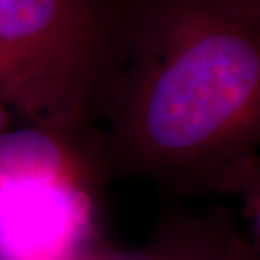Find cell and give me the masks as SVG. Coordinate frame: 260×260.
Instances as JSON below:
<instances>
[{"mask_svg": "<svg viewBox=\"0 0 260 260\" xmlns=\"http://www.w3.org/2000/svg\"><path fill=\"white\" fill-rule=\"evenodd\" d=\"M98 135L112 176L226 193L260 159V17L235 0H122Z\"/></svg>", "mask_w": 260, "mask_h": 260, "instance_id": "obj_1", "label": "cell"}, {"mask_svg": "<svg viewBox=\"0 0 260 260\" xmlns=\"http://www.w3.org/2000/svg\"><path fill=\"white\" fill-rule=\"evenodd\" d=\"M110 176L98 128L0 130V260H75L96 248Z\"/></svg>", "mask_w": 260, "mask_h": 260, "instance_id": "obj_2", "label": "cell"}, {"mask_svg": "<svg viewBox=\"0 0 260 260\" xmlns=\"http://www.w3.org/2000/svg\"><path fill=\"white\" fill-rule=\"evenodd\" d=\"M122 20V0H0V48L39 123L98 127Z\"/></svg>", "mask_w": 260, "mask_h": 260, "instance_id": "obj_3", "label": "cell"}, {"mask_svg": "<svg viewBox=\"0 0 260 260\" xmlns=\"http://www.w3.org/2000/svg\"><path fill=\"white\" fill-rule=\"evenodd\" d=\"M137 260H243L235 221L218 213H184L166 220Z\"/></svg>", "mask_w": 260, "mask_h": 260, "instance_id": "obj_4", "label": "cell"}, {"mask_svg": "<svg viewBox=\"0 0 260 260\" xmlns=\"http://www.w3.org/2000/svg\"><path fill=\"white\" fill-rule=\"evenodd\" d=\"M228 194L238 205V220L233 221L243 260H260V159L238 178Z\"/></svg>", "mask_w": 260, "mask_h": 260, "instance_id": "obj_5", "label": "cell"}, {"mask_svg": "<svg viewBox=\"0 0 260 260\" xmlns=\"http://www.w3.org/2000/svg\"><path fill=\"white\" fill-rule=\"evenodd\" d=\"M22 122L39 123V118L17 70L0 48V130Z\"/></svg>", "mask_w": 260, "mask_h": 260, "instance_id": "obj_6", "label": "cell"}, {"mask_svg": "<svg viewBox=\"0 0 260 260\" xmlns=\"http://www.w3.org/2000/svg\"><path fill=\"white\" fill-rule=\"evenodd\" d=\"M75 260H137L135 255H130V257H125V255H115V253H110L107 250H102L100 247L93 248V250L83 253L78 258Z\"/></svg>", "mask_w": 260, "mask_h": 260, "instance_id": "obj_7", "label": "cell"}, {"mask_svg": "<svg viewBox=\"0 0 260 260\" xmlns=\"http://www.w3.org/2000/svg\"><path fill=\"white\" fill-rule=\"evenodd\" d=\"M235 2L240 4L242 7H245L247 10H250L257 17H260V0H235Z\"/></svg>", "mask_w": 260, "mask_h": 260, "instance_id": "obj_8", "label": "cell"}]
</instances>
